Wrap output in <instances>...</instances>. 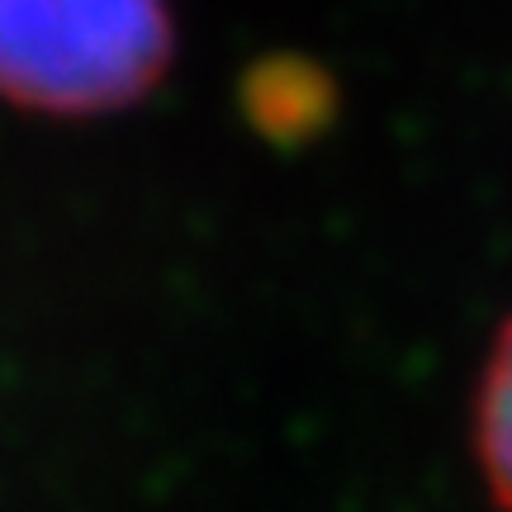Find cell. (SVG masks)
<instances>
[{"label":"cell","mask_w":512,"mask_h":512,"mask_svg":"<svg viewBox=\"0 0 512 512\" xmlns=\"http://www.w3.org/2000/svg\"><path fill=\"white\" fill-rule=\"evenodd\" d=\"M166 0H0V100L34 114H110L171 62Z\"/></svg>","instance_id":"1"},{"label":"cell","mask_w":512,"mask_h":512,"mask_svg":"<svg viewBox=\"0 0 512 512\" xmlns=\"http://www.w3.org/2000/svg\"><path fill=\"white\" fill-rule=\"evenodd\" d=\"M475 460L503 512H512V318L494 337L475 389Z\"/></svg>","instance_id":"2"}]
</instances>
